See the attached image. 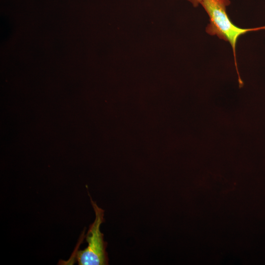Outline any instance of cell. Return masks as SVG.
I'll use <instances>...</instances> for the list:
<instances>
[{
	"mask_svg": "<svg viewBox=\"0 0 265 265\" xmlns=\"http://www.w3.org/2000/svg\"><path fill=\"white\" fill-rule=\"evenodd\" d=\"M189 1L194 7H196L200 4L202 0H187Z\"/></svg>",
	"mask_w": 265,
	"mask_h": 265,
	"instance_id": "cell-3",
	"label": "cell"
},
{
	"mask_svg": "<svg viewBox=\"0 0 265 265\" xmlns=\"http://www.w3.org/2000/svg\"><path fill=\"white\" fill-rule=\"evenodd\" d=\"M230 4V0H202L200 3L210 18V23L206 29V32L228 42L232 47L239 87L241 88L243 86V82L237 67L236 54L237 40L240 36L248 32L265 29V26L249 28H242L236 26L230 20L226 12V7Z\"/></svg>",
	"mask_w": 265,
	"mask_h": 265,
	"instance_id": "cell-1",
	"label": "cell"
},
{
	"mask_svg": "<svg viewBox=\"0 0 265 265\" xmlns=\"http://www.w3.org/2000/svg\"><path fill=\"white\" fill-rule=\"evenodd\" d=\"M89 195L95 218L89 225L86 235L88 245L84 249L77 251L76 260L79 265H108V258L106 251L107 243L104 240V234L100 231V226L105 222V211L100 208Z\"/></svg>",
	"mask_w": 265,
	"mask_h": 265,
	"instance_id": "cell-2",
	"label": "cell"
}]
</instances>
